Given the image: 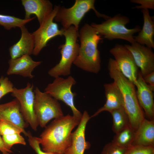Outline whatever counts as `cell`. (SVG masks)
<instances>
[{
    "label": "cell",
    "mask_w": 154,
    "mask_h": 154,
    "mask_svg": "<svg viewBox=\"0 0 154 154\" xmlns=\"http://www.w3.org/2000/svg\"><path fill=\"white\" fill-rule=\"evenodd\" d=\"M41 61L33 60L29 55H24L19 58L10 59L8 61L9 67L7 73L8 75H19L24 77L32 78V72L41 64Z\"/></svg>",
    "instance_id": "cell-17"
},
{
    "label": "cell",
    "mask_w": 154,
    "mask_h": 154,
    "mask_svg": "<svg viewBox=\"0 0 154 154\" xmlns=\"http://www.w3.org/2000/svg\"><path fill=\"white\" fill-rule=\"evenodd\" d=\"M110 113L113 120L112 129L116 134L129 126L128 117L123 107L115 110Z\"/></svg>",
    "instance_id": "cell-22"
},
{
    "label": "cell",
    "mask_w": 154,
    "mask_h": 154,
    "mask_svg": "<svg viewBox=\"0 0 154 154\" xmlns=\"http://www.w3.org/2000/svg\"><path fill=\"white\" fill-rule=\"evenodd\" d=\"M132 145L154 146V119L144 118L135 132Z\"/></svg>",
    "instance_id": "cell-21"
},
{
    "label": "cell",
    "mask_w": 154,
    "mask_h": 154,
    "mask_svg": "<svg viewBox=\"0 0 154 154\" xmlns=\"http://www.w3.org/2000/svg\"><path fill=\"white\" fill-rule=\"evenodd\" d=\"M110 52L123 74L134 85L138 75L137 66L131 52L124 45L116 44Z\"/></svg>",
    "instance_id": "cell-11"
},
{
    "label": "cell",
    "mask_w": 154,
    "mask_h": 154,
    "mask_svg": "<svg viewBox=\"0 0 154 154\" xmlns=\"http://www.w3.org/2000/svg\"><path fill=\"white\" fill-rule=\"evenodd\" d=\"M27 136L29 144L37 154H52L42 151L40 148L39 137L33 136L30 132H28Z\"/></svg>",
    "instance_id": "cell-30"
},
{
    "label": "cell",
    "mask_w": 154,
    "mask_h": 154,
    "mask_svg": "<svg viewBox=\"0 0 154 154\" xmlns=\"http://www.w3.org/2000/svg\"><path fill=\"white\" fill-rule=\"evenodd\" d=\"M81 119L69 114L55 119L40 136L42 150L52 154H63L71 143L72 130Z\"/></svg>",
    "instance_id": "cell-1"
},
{
    "label": "cell",
    "mask_w": 154,
    "mask_h": 154,
    "mask_svg": "<svg viewBox=\"0 0 154 154\" xmlns=\"http://www.w3.org/2000/svg\"><path fill=\"white\" fill-rule=\"evenodd\" d=\"M23 133L27 136L28 133L21 128L9 121L0 120V135L2 136L16 133Z\"/></svg>",
    "instance_id": "cell-25"
},
{
    "label": "cell",
    "mask_w": 154,
    "mask_h": 154,
    "mask_svg": "<svg viewBox=\"0 0 154 154\" xmlns=\"http://www.w3.org/2000/svg\"><path fill=\"white\" fill-rule=\"evenodd\" d=\"M0 120L9 121L25 131L28 124L21 112L20 105L16 98L9 102L0 104Z\"/></svg>",
    "instance_id": "cell-16"
},
{
    "label": "cell",
    "mask_w": 154,
    "mask_h": 154,
    "mask_svg": "<svg viewBox=\"0 0 154 154\" xmlns=\"http://www.w3.org/2000/svg\"><path fill=\"white\" fill-rule=\"evenodd\" d=\"M124 46L131 53L142 76L154 71V53L151 48L136 42Z\"/></svg>",
    "instance_id": "cell-12"
},
{
    "label": "cell",
    "mask_w": 154,
    "mask_h": 154,
    "mask_svg": "<svg viewBox=\"0 0 154 154\" xmlns=\"http://www.w3.org/2000/svg\"><path fill=\"white\" fill-rule=\"evenodd\" d=\"M60 7L55 5L52 13L40 25L38 29L32 33L35 43L33 53L34 55H37L51 39L58 36L63 35L64 31L62 29H59L57 24L54 22Z\"/></svg>",
    "instance_id": "cell-9"
},
{
    "label": "cell",
    "mask_w": 154,
    "mask_h": 154,
    "mask_svg": "<svg viewBox=\"0 0 154 154\" xmlns=\"http://www.w3.org/2000/svg\"><path fill=\"white\" fill-rule=\"evenodd\" d=\"M90 118L87 111H84L77 128L72 132L71 143L63 154H84L85 151L90 148V144L85 139V131Z\"/></svg>",
    "instance_id": "cell-14"
},
{
    "label": "cell",
    "mask_w": 154,
    "mask_h": 154,
    "mask_svg": "<svg viewBox=\"0 0 154 154\" xmlns=\"http://www.w3.org/2000/svg\"><path fill=\"white\" fill-rule=\"evenodd\" d=\"M104 87L106 98V102L102 107L90 117V118L104 111L110 113L115 110L123 107L122 94L116 84L114 82L105 84Z\"/></svg>",
    "instance_id": "cell-18"
},
{
    "label": "cell",
    "mask_w": 154,
    "mask_h": 154,
    "mask_svg": "<svg viewBox=\"0 0 154 154\" xmlns=\"http://www.w3.org/2000/svg\"><path fill=\"white\" fill-rule=\"evenodd\" d=\"M80 45L78 55L73 64L88 72L97 74L101 69V58L98 45L102 38L92 27L85 24L78 32Z\"/></svg>",
    "instance_id": "cell-3"
},
{
    "label": "cell",
    "mask_w": 154,
    "mask_h": 154,
    "mask_svg": "<svg viewBox=\"0 0 154 154\" xmlns=\"http://www.w3.org/2000/svg\"><path fill=\"white\" fill-rule=\"evenodd\" d=\"M95 0H76L71 7L66 8L60 6L54 20L61 23L64 31L73 26L78 30L79 24L85 15L91 10H93L98 17L106 20L110 17L99 12L94 6Z\"/></svg>",
    "instance_id": "cell-6"
},
{
    "label": "cell",
    "mask_w": 154,
    "mask_h": 154,
    "mask_svg": "<svg viewBox=\"0 0 154 154\" xmlns=\"http://www.w3.org/2000/svg\"><path fill=\"white\" fill-rule=\"evenodd\" d=\"M33 84L28 82L23 88H14L11 95L18 101L21 112L27 123L34 130H37L39 125L34 111L35 93Z\"/></svg>",
    "instance_id": "cell-10"
},
{
    "label": "cell",
    "mask_w": 154,
    "mask_h": 154,
    "mask_svg": "<svg viewBox=\"0 0 154 154\" xmlns=\"http://www.w3.org/2000/svg\"><path fill=\"white\" fill-rule=\"evenodd\" d=\"M63 35L65 38V43L59 47L61 54L60 60L48 72L49 75L54 78L70 74L72 65L79 53L80 45L77 42L78 30L71 26L64 30Z\"/></svg>",
    "instance_id": "cell-4"
},
{
    "label": "cell",
    "mask_w": 154,
    "mask_h": 154,
    "mask_svg": "<svg viewBox=\"0 0 154 154\" xmlns=\"http://www.w3.org/2000/svg\"><path fill=\"white\" fill-rule=\"evenodd\" d=\"M35 93L34 111L39 125L44 127L51 119L64 116L58 100L36 87Z\"/></svg>",
    "instance_id": "cell-7"
},
{
    "label": "cell",
    "mask_w": 154,
    "mask_h": 154,
    "mask_svg": "<svg viewBox=\"0 0 154 154\" xmlns=\"http://www.w3.org/2000/svg\"><path fill=\"white\" fill-rule=\"evenodd\" d=\"M0 151L2 154H10L12 152L5 144L3 138L0 135Z\"/></svg>",
    "instance_id": "cell-33"
},
{
    "label": "cell",
    "mask_w": 154,
    "mask_h": 154,
    "mask_svg": "<svg viewBox=\"0 0 154 154\" xmlns=\"http://www.w3.org/2000/svg\"><path fill=\"white\" fill-rule=\"evenodd\" d=\"M13 85L8 78L2 76L0 78V99L8 93L12 92Z\"/></svg>",
    "instance_id": "cell-29"
},
{
    "label": "cell",
    "mask_w": 154,
    "mask_h": 154,
    "mask_svg": "<svg viewBox=\"0 0 154 154\" xmlns=\"http://www.w3.org/2000/svg\"><path fill=\"white\" fill-rule=\"evenodd\" d=\"M144 23L137 35L134 36L135 42L151 48H154V22L148 9H142Z\"/></svg>",
    "instance_id": "cell-20"
},
{
    "label": "cell",
    "mask_w": 154,
    "mask_h": 154,
    "mask_svg": "<svg viewBox=\"0 0 154 154\" xmlns=\"http://www.w3.org/2000/svg\"><path fill=\"white\" fill-rule=\"evenodd\" d=\"M127 148L119 146L112 142H110L105 145L101 154H124Z\"/></svg>",
    "instance_id": "cell-28"
},
{
    "label": "cell",
    "mask_w": 154,
    "mask_h": 154,
    "mask_svg": "<svg viewBox=\"0 0 154 154\" xmlns=\"http://www.w3.org/2000/svg\"><path fill=\"white\" fill-rule=\"evenodd\" d=\"M124 154H154V146L131 145Z\"/></svg>",
    "instance_id": "cell-27"
},
{
    "label": "cell",
    "mask_w": 154,
    "mask_h": 154,
    "mask_svg": "<svg viewBox=\"0 0 154 154\" xmlns=\"http://www.w3.org/2000/svg\"><path fill=\"white\" fill-rule=\"evenodd\" d=\"M135 132L128 126L116 133L111 142L119 146L128 148L132 145Z\"/></svg>",
    "instance_id": "cell-23"
},
{
    "label": "cell",
    "mask_w": 154,
    "mask_h": 154,
    "mask_svg": "<svg viewBox=\"0 0 154 154\" xmlns=\"http://www.w3.org/2000/svg\"><path fill=\"white\" fill-rule=\"evenodd\" d=\"M21 36L19 40L10 47L9 51L11 59H15L22 56L33 54L35 47V39L25 25L20 28Z\"/></svg>",
    "instance_id": "cell-19"
},
{
    "label": "cell",
    "mask_w": 154,
    "mask_h": 154,
    "mask_svg": "<svg viewBox=\"0 0 154 154\" xmlns=\"http://www.w3.org/2000/svg\"><path fill=\"white\" fill-rule=\"evenodd\" d=\"M35 17L29 19H22L14 16L0 14V25L7 30L16 27L20 28L34 19Z\"/></svg>",
    "instance_id": "cell-24"
},
{
    "label": "cell",
    "mask_w": 154,
    "mask_h": 154,
    "mask_svg": "<svg viewBox=\"0 0 154 154\" xmlns=\"http://www.w3.org/2000/svg\"><path fill=\"white\" fill-rule=\"evenodd\" d=\"M135 86L137 89V96L140 105L149 120L154 119V88L145 82L140 72H138Z\"/></svg>",
    "instance_id": "cell-13"
},
{
    "label": "cell",
    "mask_w": 154,
    "mask_h": 154,
    "mask_svg": "<svg viewBox=\"0 0 154 154\" xmlns=\"http://www.w3.org/2000/svg\"><path fill=\"white\" fill-rule=\"evenodd\" d=\"M2 138L5 145L10 149L15 144H21L23 145L26 144L24 138L20 133L3 135Z\"/></svg>",
    "instance_id": "cell-26"
},
{
    "label": "cell",
    "mask_w": 154,
    "mask_h": 154,
    "mask_svg": "<svg viewBox=\"0 0 154 154\" xmlns=\"http://www.w3.org/2000/svg\"><path fill=\"white\" fill-rule=\"evenodd\" d=\"M55 78L52 83L47 85L44 92L57 100L63 102L70 108L74 116L81 119L82 114L76 108L74 104V98L76 94L71 90L76 83L75 79L71 76L66 78L60 76Z\"/></svg>",
    "instance_id": "cell-8"
},
{
    "label": "cell",
    "mask_w": 154,
    "mask_h": 154,
    "mask_svg": "<svg viewBox=\"0 0 154 154\" xmlns=\"http://www.w3.org/2000/svg\"><path fill=\"white\" fill-rule=\"evenodd\" d=\"M130 21L127 17L118 14L101 23H93L91 25L98 34L109 40L121 39L132 44L135 42L133 35L141 29L139 26L131 29L126 28V25Z\"/></svg>",
    "instance_id": "cell-5"
},
{
    "label": "cell",
    "mask_w": 154,
    "mask_h": 154,
    "mask_svg": "<svg viewBox=\"0 0 154 154\" xmlns=\"http://www.w3.org/2000/svg\"><path fill=\"white\" fill-rule=\"evenodd\" d=\"M145 82L149 85L154 88V71L143 76Z\"/></svg>",
    "instance_id": "cell-32"
},
{
    "label": "cell",
    "mask_w": 154,
    "mask_h": 154,
    "mask_svg": "<svg viewBox=\"0 0 154 154\" xmlns=\"http://www.w3.org/2000/svg\"><path fill=\"white\" fill-rule=\"evenodd\" d=\"M25 11V19H30L32 14L37 17L40 25L53 11L52 3L48 0H22Z\"/></svg>",
    "instance_id": "cell-15"
},
{
    "label": "cell",
    "mask_w": 154,
    "mask_h": 154,
    "mask_svg": "<svg viewBox=\"0 0 154 154\" xmlns=\"http://www.w3.org/2000/svg\"><path fill=\"white\" fill-rule=\"evenodd\" d=\"M108 69L110 77L121 94L123 107L128 117L129 126L136 131L145 118L137 98L135 86L121 73L114 59L109 58Z\"/></svg>",
    "instance_id": "cell-2"
},
{
    "label": "cell",
    "mask_w": 154,
    "mask_h": 154,
    "mask_svg": "<svg viewBox=\"0 0 154 154\" xmlns=\"http://www.w3.org/2000/svg\"><path fill=\"white\" fill-rule=\"evenodd\" d=\"M132 3L140 4V5L136 6L134 8L137 9H154V0H131Z\"/></svg>",
    "instance_id": "cell-31"
}]
</instances>
